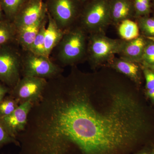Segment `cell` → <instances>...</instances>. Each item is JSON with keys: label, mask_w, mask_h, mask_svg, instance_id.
<instances>
[{"label": "cell", "mask_w": 154, "mask_h": 154, "mask_svg": "<svg viewBox=\"0 0 154 154\" xmlns=\"http://www.w3.org/2000/svg\"><path fill=\"white\" fill-rule=\"evenodd\" d=\"M33 104L30 101L24 102L20 104L10 115L0 118L2 123L12 136L17 138L18 134L25 130Z\"/></svg>", "instance_id": "30bf717a"}, {"label": "cell", "mask_w": 154, "mask_h": 154, "mask_svg": "<svg viewBox=\"0 0 154 154\" xmlns=\"http://www.w3.org/2000/svg\"><path fill=\"white\" fill-rule=\"evenodd\" d=\"M63 69L49 57L36 55L30 51L22 53V75L48 80L62 75Z\"/></svg>", "instance_id": "5b68a950"}, {"label": "cell", "mask_w": 154, "mask_h": 154, "mask_svg": "<svg viewBox=\"0 0 154 154\" xmlns=\"http://www.w3.org/2000/svg\"><path fill=\"white\" fill-rule=\"evenodd\" d=\"M89 34L76 24L65 31L55 48L57 60L63 66H75L87 60Z\"/></svg>", "instance_id": "7a4b0ae2"}, {"label": "cell", "mask_w": 154, "mask_h": 154, "mask_svg": "<svg viewBox=\"0 0 154 154\" xmlns=\"http://www.w3.org/2000/svg\"><path fill=\"white\" fill-rule=\"evenodd\" d=\"M47 21L48 14L33 24L17 29V44L21 46L22 51H29L40 29L47 24Z\"/></svg>", "instance_id": "4fadbf2b"}, {"label": "cell", "mask_w": 154, "mask_h": 154, "mask_svg": "<svg viewBox=\"0 0 154 154\" xmlns=\"http://www.w3.org/2000/svg\"><path fill=\"white\" fill-rule=\"evenodd\" d=\"M11 89L6 85L0 84V102L6 97L8 93H10Z\"/></svg>", "instance_id": "484cf974"}, {"label": "cell", "mask_w": 154, "mask_h": 154, "mask_svg": "<svg viewBox=\"0 0 154 154\" xmlns=\"http://www.w3.org/2000/svg\"><path fill=\"white\" fill-rule=\"evenodd\" d=\"M46 4L48 13L64 31L77 24L83 5L79 0H47Z\"/></svg>", "instance_id": "8992f818"}, {"label": "cell", "mask_w": 154, "mask_h": 154, "mask_svg": "<svg viewBox=\"0 0 154 154\" xmlns=\"http://www.w3.org/2000/svg\"><path fill=\"white\" fill-rule=\"evenodd\" d=\"M28 0H1L3 12L7 19L13 22L20 9Z\"/></svg>", "instance_id": "ac0fdd59"}, {"label": "cell", "mask_w": 154, "mask_h": 154, "mask_svg": "<svg viewBox=\"0 0 154 154\" xmlns=\"http://www.w3.org/2000/svg\"><path fill=\"white\" fill-rule=\"evenodd\" d=\"M22 53L11 45L0 47V81L12 89L21 79Z\"/></svg>", "instance_id": "52a82bcc"}, {"label": "cell", "mask_w": 154, "mask_h": 154, "mask_svg": "<svg viewBox=\"0 0 154 154\" xmlns=\"http://www.w3.org/2000/svg\"><path fill=\"white\" fill-rule=\"evenodd\" d=\"M47 82L38 77L23 76L11 89L10 95L19 105L29 101L35 103L41 97Z\"/></svg>", "instance_id": "ba28073f"}, {"label": "cell", "mask_w": 154, "mask_h": 154, "mask_svg": "<svg viewBox=\"0 0 154 154\" xmlns=\"http://www.w3.org/2000/svg\"><path fill=\"white\" fill-rule=\"evenodd\" d=\"M19 105L18 102L11 95L6 96L0 102V118L10 115Z\"/></svg>", "instance_id": "7402d4cb"}, {"label": "cell", "mask_w": 154, "mask_h": 154, "mask_svg": "<svg viewBox=\"0 0 154 154\" xmlns=\"http://www.w3.org/2000/svg\"><path fill=\"white\" fill-rule=\"evenodd\" d=\"M139 28L140 35L149 40H154V17L147 16L135 19Z\"/></svg>", "instance_id": "d6986e66"}, {"label": "cell", "mask_w": 154, "mask_h": 154, "mask_svg": "<svg viewBox=\"0 0 154 154\" xmlns=\"http://www.w3.org/2000/svg\"><path fill=\"white\" fill-rule=\"evenodd\" d=\"M117 33L120 39L130 41L140 36V31L135 20L126 19L120 22L117 26Z\"/></svg>", "instance_id": "2e32d148"}, {"label": "cell", "mask_w": 154, "mask_h": 154, "mask_svg": "<svg viewBox=\"0 0 154 154\" xmlns=\"http://www.w3.org/2000/svg\"><path fill=\"white\" fill-rule=\"evenodd\" d=\"M15 42L17 43V30L14 23L8 19L0 20V47Z\"/></svg>", "instance_id": "e0dca14e"}, {"label": "cell", "mask_w": 154, "mask_h": 154, "mask_svg": "<svg viewBox=\"0 0 154 154\" xmlns=\"http://www.w3.org/2000/svg\"><path fill=\"white\" fill-rule=\"evenodd\" d=\"M11 143L19 146L17 139L9 133L0 119V149L6 145Z\"/></svg>", "instance_id": "cb8c5ba5"}, {"label": "cell", "mask_w": 154, "mask_h": 154, "mask_svg": "<svg viewBox=\"0 0 154 154\" xmlns=\"http://www.w3.org/2000/svg\"><path fill=\"white\" fill-rule=\"evenodd\" d=\"M108 100L96 103L93 75L69 76L64 109L69 137L79 154H119L137 140L145 120L126 83L109 74Z\"/></svg>", "instance_id": "6da1fadb"}, {"label": "cell", "mask_w": 154, "mask_h": 154, "mask_svg": "<svg viewBox=\"0 0 154 154\" xmlns=\"http://www.w3.org/2000/svg\"><path fill=\"white\" fill-rule=\"evenodd\" d=\"M140 64L143 67L152 66L154 65V40H149L146 45Z\"/></svg>", "instance_id": "603a6c76"}, {"label": "cell", "mask_w": 154, "mask_h": 154, "mask_svg": "<svg viewBox=\"0 0 154 154\" xmlns=\"http://www.w3.org/2000/svg\"><path fill=\"white\" fill-rule=\"evenodd\" d=\"M48 21L45 31L44 41L45 54L47 57L60 42L65 31L60 29L48 13Z\"/></svg>", "instance_id": "9a60e30c"}, {"label": "cell", "mask_w": 154, "mask_h": 154, "mask_svg": "<svg viewBox=\"0 0 154 154\" xmlns=\"http://www.w3.org/2000/svg\"><path fill=\"white\" fill-rule=\"evenodd\" d=\"M133 1L135 19L138 17L150 16L152 13V0H133Z\"/></svg>", "instance_id": "44dd1931"}, {"label": "cell", "mask_w": 154, "mask_h": 154, "mask_svg": "<svg viewBox=\"0 0 154 154\" xmlns=\"http://www.w3.org/2000/svg\"><path fill=\"white\" fill-rule=\"evenodd\" d=\"M77 24L88 34L105 33L112 24L110 0H89L84 3Z\"/></svg>", "instance_id": "3957f363"}, {"label": "cell", "mask_w": 154, "mask_h": 154, "mask_svg": "<svg viewBox=\"0 0 154 154\" xmlns=\"http://www.w3.org/2000/svg\"><path fill=\"white\" fill-rule=\"evenodd\" d=\"M3 17V11L2 8V4H1V0H0V20L4 19Z\"/></svg>", "instance_id": "83f0119b"}, {"label": "cell", "mask_w": 154, "mask_h": 154, "mask_svg": "<svg viewBox=\"0 0 154 154\" xmlns=\"http://www.w3.org/2000/svg\"><path fill=\"white\" fill-rule=\"evenodd\" d=\"M122 42L120 38L108 37L105 33L89 34L87 60L93 68L109 63L118 55Z\"/></svg>", "instance_id": "277c9868"}, {"label": "cell", "mask_w": 154, "mask_h": 154, "mask_svg": "<svg viewBox=\"0 0 154 154\" xmlns=\"http://www.w3.org/2000/svg\"><path fill=\"white\" fill-rule=\"evenodd\" d=\"M147 95L154 101V88L147 91Z\"/></svg>", "instance_id": "4316f807"}, {"label": "cell", "mask_w": 154, "mask_h": 154, "mask_svg": "<svg viewBox=\"0 0 154 154\" xmlns=\"http://www.w3.org/2000/svg\"><path fill=\"white\" fill-rule=\"evenodd\" d=\"M46 25L42 27L28 51L36 55L47 57L45 54L44 41L45 31Z\"/></svg>", "instance_id": "ffe728a7"}, {"label": "cell", "mask_w": 154, "mask_h": 154, "mask_svg": "<svg viewBox=\"0 0 154 154\" xmlns=\"http://www.w3.org/2000/svg\"><path fill=\"white\" fill-rule=\"evenodd\" d=\"M110 11L112 24L116 27L124 20L135 19L133 0H110Z\"/></svg>", "instance_id": "7c38bea8"}, {"label": "cell", "mask_w": 154, "mask_h": 154, "mask_svg": "<svg viewBox=\"0 0 154 154\" xmlns=\"http://www.w3.org/2000/svg\"><path fill=\"white\" fill-rule=\"evenodd\" d=\"M79 2H81L82 4H84V3L86 2H88V1H89V0H79Z\"/></svg>", "instance_id": "f546056e"}, {"label": "cell", "mask_w": 154, "mask_h": 154, "mask_svg": "<svg viewBox=\"0 0 154 154\" xmlns=\"http://www.w3.org/2000/svg\"><path fill=\"white\" fill-rule=\"evenodd\" d=\"M148 39L140 35L137 38L130 40H123L118 55L126 60L140 64L144 50Z\"/></svg>", "instance_id": "8fae6325"}, {"label": "cell", "mask_w": 154, "mask_h": 154, "mask_svg": "<svg viewBox=\"0 0 154 154\" xmlns=\"http://www.w3.org/2000/svg\"><path fill=\"white\" fill-rule=\"evenodd\" d=\"M107 64L116 72L128 77L136 84L140 82L141 69L142 68L140 64L115 57Z\"/></svg>", "instance_id": "5bb4252c"}, {"label": "cell", "mask_w": 154, "mask_h": 154, "mask_svg": "<svg viewBox=\"0 0 154 154\" xmlns=\"http://www.w3.org/2000/svg\"><path fill=\"white\" fill-rule=\"evenodd\" d=\"M46 2L42 0H28L20 9L13 22L17 29L33 24L47 16Z\"/></svg>", "instance_id": "9c48e42d"}, {"label": "cell", "mask_w": 154, "mask_h": 154, "mask_svg": "<svg viewBox=\"0 0 154 154\" xmlns=\"http://www.w3.org/2000/svg\"><path fill=\"white\" fill-rule=\"evenodd\" d=\"M152 154H154V153H152Z\"/></svg>", "instance_id": "d6a6232c"}, {"label": "cell", "mask_w": 154, "mask_h": 154, "mask_svg": "<svg viewBox=\"0 0 154 154\" xmlns=\"http://www.w3.org/2000/svg\"><path fill=\"white\" fill-rule=\"evenodd\" d=\"M148 67L149 68L152 69L154 71V65L152 66Z\"/></svg>", "instance_id": "4dcf8cb0"}, {"label": "cell", "mask_w": 154, "mask_h": 154, "mask_svg": "<svg viewBox=\"0 0 154 154\" xmlns=\"http://www.w3.org/2000/svg\"><path fill=\"white\" fill-rule=\"evenodd\" d=\"M143 67V74L145 78L146 88L147 90L154 88V71L146 67Z\"/></svg>", "instance_id": "d4e9b609"}, {"label": "cell", "mask_w": 154, "mask_h": 154, "mask_svg": "<svg viewBox=\"0 0 154 154\" xmlns=\"http://www.w3.org/2000/svg\"><path fill=\"white\" fill-rule=\"evenodd\" d=\"M152 13L154 17V0H152Z\"/></svg>", "instance_id": "f1b7e54d"}, {"label": "cell", "mask_w": 154, "mask_h": 154, "mask_svg": "<svg viewBox=\"0 0 154 154\" xmlns=\"http://www.w3.org/2000/svg\"><path fill=\"white\" fill-rule=\"evenodd\" d=\"M140 154H147L146 153H143Z\"/></svg>", "instance_id": "1f68e13d"}]
</instances>
